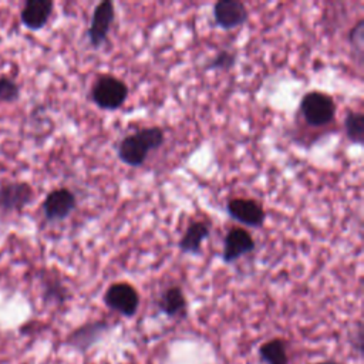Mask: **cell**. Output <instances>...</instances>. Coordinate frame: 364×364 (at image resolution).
Listing matches in <instances>:
<instances>
[{
    "label": "cell",
    "instance_id": "277c9868",
    "mask_svg": "<svg viewBox=\"0 0 364 364\" xmlns=\"http://www.w3.org/2000/svg\"><path fill=\"white\" fill-rule=\"evenodd\" d=\"M139 300L138 290L128 282H115L109 284L104 293V304L109 310L128 318L136 314Z\"/></svg>",
    "mask_w": 364,
    "mask_h": 364
},
{
    "label": "cell",
    "instance_id": "8992f818",
    "mask_svg": "<svg viewBox=\"0 0 364 364\" xmlns=\"http://www.w3.org/2000/svg\"><path fill=\"white\" fill-rule=\"evenodd\" d=\"M114 18L115 6L111 0H102L95 6L87 28V38L94 50H100L105 44Z\"/></svg>",
    "mask_w": 364,
    "mask_h": 364
},
{
    "label": "cell",
    "instance_id": "52a82bcc",
    "mask_svg": "<svg viewBox=\"0 0 364 364\" xmlns=\"http://www.w3.org/2000/svg\"><path fill=\"white\" fill-rule=\"evenodd\" d=\"M77 208V198L68 188H57L47 193L41 203L43 215L48 222L65 220Z\"/></svg>",
    "mask_w": 364,
    "mask_h": 364
},
{
    "label": "cell",
    "instance_id": "5b68a950",
    "mask_svg": "<svg viewBox=\"0 0 364 364\" xmlns=\"http://www.w3.org/2000/svg\"><path fill=\"white\" fill-rule=\"evenodd\" d=\"M34 199V189L28 182L10 181L0 185V216L20 213Z\"/></svg>",
    "mask_w": 364,
    "mask_h": 364
},
{
    "label": "cell",
    "instance_id": "ffe728a7",
    "mask_svg": "<svg viewBox=\"0 0 364 364\" xmlns=\"http://www.w3.org/2000/svg\"><path fill=\"white\" fill-rule=\"evenodd\" d=\"M20 97V85L9 75H0V102H14Z\"/></svg>",
    "mask_w": 364,
    "mask_h": 364
},
{
    "label": "cell",
    "instance_id": "4fadbf2b",
    "mask_svg": "<svg viewBox=\"0 0 364 364\" xmlns=\"http://www.w3.org/2000/svg\"><path fill=\"white\" fill-rule=\"evenodd\" d=\"M210 235V225L205 220H192L178 242V249L185 255H200L202 243Z\"/></svg>",
    "mask_w": 364,
    "mask_h": 364
},
{
    "label": "cell",
    "instance_id": "e0dca14e",
    "mask_svg": "<svg viewBox=\"0 0 364 364\" xmlns=\"http://www.w3.org/2000/svg\"><path fill=\"white\" fill-rule=\"evenodd\" d=\"M344 132L354 145L364 142V114L361 111H348L344 118Z\"/></svg>",
    "mask_w": 364,
    "mask_h": 364
},
{
    "label": "cell",
    "instance_id": "6da1fadb",
    "mask_svg": "<svg viewBox=\"0 0 364 364\" xmlns=\"http://www.w3.org/2000/svg\"><path fill=\"white\" fill-rule=\"evenodd\" d=\"M165 142V132L161 127L141 128L132 134L124 136L118 146L117 155L119 161L128 166H142L148 155L159 149Z\"/></svg>",
    "mask_w": 364,
    "mask_h": 364
},
{
    "label": "cell",
    "instance_id": "5bb4252c",
    "mask_svg": "<svg viewBox=\"0 0 364 364\" xmlns=\"http://www.w3.org/2000/svg\"><path fill=\"white\" fill-rule=\"evenodd\" d=\"M156 307L166 317H183L186 314L188 301L179 286L166 287L158 297Z\"/></svg>",
    "mask_w": 364,
    "mask_h": 364
},
{
    "label": "cell",
    "instance_id": "7402d4cb",
    "mask_svg": "<svg viewBox=\"0 0 364 364\" xmlns=\"http://www.w3.org/2000/svg\"><path fill=\"white\" fill-rule=\"evenodd\" d=\"M313 364H341L336 360H324V361H318V363H313Z\"/></svg>",
    "mask_w": 364,
    "mask_h": 364
},
{
    "label": "cell",
    "instance_id": "7a4b0ae2",
    "mask_svg": "<svg viewBox=\"0 0 364 364\" xmlns=\"http://www.w3.org/2000/svg\"><path fill=\"white\" fill-rule=\"evenodd\" d=\"M128 94L129 88L121 78L111 74H102L94 81L90 98L100 109L115 111L125 104Z\"/></svg>",
    "mask_w": 364,
    "mask_h": 364
},
{
    "label": "cell",
    "instance_id": "30bf717a",
    "mask_svg": "<svg viewBox=\"0 0 364 364\" xmlns=\"http://www.w3.org/2000/svg\"><path fill=\"white\" fill-rule=\"evenodd\" d=\"M111 330V324L105 320H94L84 323L82 326L73 330L67 337V344L73 348L85 353L94 344H97L102 337Z\"/></svg>",
    "mask_w": 364,
    "mask_h": 364
},
{
    "label": "cell",
    "instance_id": "9a60e30c",
    "mask_svg": "<svg viewBox=\"0 0 364 364\" xmlns=\"http://www.w3.org/2000/svg\"><path fill=\"white\" fill-rule=\"evenodd\" d=\"M41 287L43 299L47 303L63 304L68 299V289L63 284L60 276L51 272L41 273Z\"/></svg>",
    "mask_w": 364,
    "mask_h": 364
},
{
    "label": "cell",
    "instance_id": "8fae6325",
    "mask_svg": "<svg viewBox=\"0 0 364 364\" xmlns=\"http://www.w3.org/2000/svg\"><path fill=\"white\" fill-rule=\"evenodd\" d=\"M256 243L250 232L243 228H232L223 237L222 260L226 264H230L240 259L245 255H249L255 250Z\"/></svg>",
    "mask_w": 364,
    "mask_h": 364
},
{
    "label": "cell",
    "instance_id": "ba28073f",
    "mask_svg": "<svg viewBox=\"0 0 364 364\" xmlns=\"http://www.w3.org/2000/svg\"><path fill=\"white\" fill-rule=\"evenodd\" d=\"M228 215L247 228H262L266 220L263 206L250 198H232L226 203Z\"/></svg>",
    "mask_w": 364,
    "mask_h": 364
},
{
    "label": "cell",
    "instance_id": "9c48e42d",
    "mask_svg": "<svg viewBox=\"0 0 364 364\" xmlns=\"http://www.w3.org/2000/svg\"><path fill=\"white\" fill-rule=\"evenodd\" d=\"M215 24L222 30H233L249 20V10L239 0H219L212 7Z\"/></svg>",
    "mask_w": 364,
    "mask_h": 364
},
{
    "label": "cell",
    "instance_id": "7c38bea8",
    "mask_svg": "<svg viewBox=\"0 0 364 364\" xmlns=\"http://www.w3.org/2000/svg\"><path fill=\"white\" fill-rule=\"evenodd\" d=\"M54 11L51 0H27L20 10V20L28 30H41L50 20Z\"/></svg>",
    "mask_w": 364,
    "mask_h": 364
},
{
    "label": "cell",
    "instance_id": "3957f363",
    "mask_svg": "<svg viewBox=\"0 0 364 364\" xmlns=\"http://www.w3.org/2000/svg\"><path fill=\"white\" fill-rule=\"evenodd\" d=\"M299 109L307 125L320 128L334 121L337 107L331 95L314 90L303 95Z\"/></svg>",
    "mask_w": 364,
    "mask_h": 364
},
{
    "label": "cell",
    "instance_id": "d6986e66",
    "mask_svg": "<svg viewBox=\"0 0 364 364\" xmlns=\"http://www.w3.org/2000/svg\"><path fill=\"white\" fill-rule=\"evenodd\" d=\"M348 43H350L355 57L361 61L363 46H364V20L363 18H360L348 31Z\"/></svg>",
    "mask_w": 364,
    "mask_h": 364
},
{
    "label": "cell",
    "instance_id": "ac0fdd59",
    "mask_svg": "<svg viewBox=\"0 0 364 364\" xmlns=\"http://www.w3.org/2000/svg\"><path fill=\"white\" fill-rule=\"evenodd\" d=\"M237 57L236 53L229 50V48H223L219 50L206 64H205V70H218V71H229L236 65Z\"/></svg>",
    "mask_w": 364,
    "mask_h": 364
},
{
    "label": "cell",
    "instance_id": "44dd1931",
    "mask_svg": "<svg viewBox=\"0 0 364 364\" xmlns=\"http://www.w3.org/2000/svg\"><path fill=\"white\" fill-rule=\"evenodd\" d=\"M355 348H357V351H358L360 355H361V353H363V324H361V323L357 324V331H355Z\"/></svg>",
    "mask_w": 364,
    "mask_h": 364
},
{
    "label": "cell",
    "instance_id": "2e32d148",
    "mask_svg": "<svg viewBox=\"0 0 364 364\" xmlns=\"http://www.w3.org/2000/svg\"><path fill=\"white\" fill-rule=\"evenodd\" d=\"M259 358L263 364H289L287 347L282 338H272L259 347Z\"/></svg>",
    "mask_w": 364,
    "mask_h": 364
}]
</instances>
